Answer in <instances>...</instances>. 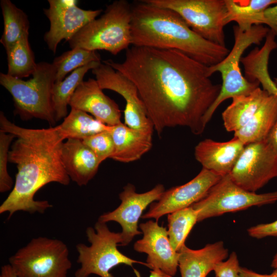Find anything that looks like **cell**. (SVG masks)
<instances>
[{"mask_svg":"<svg viewBox=\"0 0 277 277\" xmlns=\"http://www.w3.org/2000/svg\"><path fill=\"white\" fill-rule=\"evenodd\" d=\"M101 61L100 54L96 51L79 47L72 48L53 60L52 64L56 69L55 82L63 81L71 71L92 62Z\"/></svg>","mask_w":277,"mask_h":277,"instance_id":"cell-30","label":"cell"},{"mask_svg":"<svg viewBox=\"0 0 277 277\" xmlns=\"http://www.w3.org/2000/svg\"><path fill=\"white\" fill-rule=\"evenodd\" d=\"M240 268L236 253L232 252L227 260L217 263L213 271L215 277H238Z\"/></svg>","mask_w":277,"mask_h":277,"instance_id":"cell-34","label":"cell"},{"mask_svg":"<svg viewBox=\"0 0 277 277\" xmlns=\"http://www.w3.org/2000/svg\"><path fill=\"white\" fill-rule=\"evenodd\" d=\"M229 174L238 185L255 192L277 177V152L266 139L247 144Z\"/></svg>","mask_w":277,"mask_h":277,"instance_id":"cell-11","label":"cell"},{"mask_svg":"<svg viewBox=\"0 0 277 277\" xmlns=\"http://www.w3.org/2000/svg\"><path fill=\"white\" fill-rule=\"evenodd\" d=\"M247 232L250 236L255 239L277 236V220L269 223L260 224L251 227Z\"/></svg>","mask_w":277,"mask_h":277,"instance_id":"cell-35","label":"cell"},{"mask_svg":"<svg viewBox=\"0 0 277 277\" xmlns=\"http://www.w3.org/2000/svg\"><path fill=\"white\" fill-rule=\"evenodd\" d=\"M274 81L277 87V77L274 78Z\"/></svg>","mask_w":277,"mask_h":277,"instance_id":"cell-42","label":"cell"},{"mask_svg":"<svg viewBox=\"0 0 277 277\" xmlns=\"http://www.w3.org/2000/svg\"><path fill=\"white\" fill-rule=\"evenodd\" d=\"M179 253V268L181 277H206L217 263L228 258V250L222 241H219L197 250L185 245Z\"/></svg>","mask_w":277,"mask_h":277,"instance_id":"cell-21","label":"cell"},{"mask_svg":"<svg viewBox=\"0 0 277 277\" xmlns=\"http://www.w3.org/2000/svg\"><path fill=\"white\" fill-rule=\"evenodd\" d=\"M264 15L266 24L277 36V4L270 6L265 10Z\"/></svg>","mask_w":277,"mask_h":277,"instance_id":"cell-36","label":"cell"},{"mask_svg":"<svg viewBox=\"0 0 277 277\" xmlns=\"http://www.w3.org/2000/svg\"><path fill=\"white\" fill-rule=\"evenodd\" d=\"M0 277H17L16 274L9 264L1 267Z\"/></svg>","mask_w":277,"mask_h":277,"instance_id":"cell-39","label":"cell"},{"mask_svg":"<svg viewBox=\"0 0 277 277\" xmlns=\"http://www.w3.org/2000/svg\"><path fill=\"white\" fill-rule=\"evenodd\" d=\"M62 160L70 180L80 186L86 185L93 178L101 164L83 141L77 139L64 142Z\"/></svg>","mask_w":277,"mask_h":277,"instance_id":"cell-19","label":"cell"},{"mask_svg":"<svg viewBox=\"0 0 277 277\" xmlns=\"http://www.w3.org/2000/svg\"><path fill=\"white\" fill-rule=\"evenodd\" d=\"M55 127L64 140H83L110 128V126L100 122L88 113L74 108H71L70 112L64 118L63 122Z\"/></svg>","mask_w":277,"mask_h":277,"instance_id":"cell-25","label":"cell"},{"mask_svg":"<svg viewBox=\"0 0 277 277\" xmlns=\"http://www.w3.org/2000/svg\"><path fill=\"white\" fill-rule=\"evenodd\" d=\"M82 141L101 163L107 159H110L114 153V145L110 128Z\"/></svg>","mask_w":277,"mask_h":277,"instance_id":"cell-32","label":"cell"},{"mask_svg":"<svg viewBox=\"0 0 277 277\" xmlns=\"http://www.w3.org/2000/svg\"><path fill=\"white\" fill-rule=\"evenodd\" d=\"M154 129H136L121 123L110 126L114 151L110 159L122 163L139 160L152 146Z\"/></svg>","mask_w":277,"mask_h":277,"instance_id":"cell-20","label":"cell"},{"mask_svg":"<svg viewBox=\"0 0 277 277\" xmlns=\"http://www.w3.org/2000/svg\"><path fill=\"white\" fill-rule=\"evenodd\" d=\"M276 201L277 191L262 194L247 191L235 184L228 174L223 176L202 199L191 206L197 211V222H201L226 213Z\"/></svg>","mask_w":277,"mask_h":277,"instance_id":"cell-10","label":"cell"},{"mask_svg":"<svg viewBox=\"0 0 277 277\" xmlns=\"http://www.w3.org/2000/svg\"><path fill=\"white\" fill-rule=\"evenodd\" d=\"M227 7L226 24L233 21L243 31L254 25L266 24L264 11L277 4V0H225Z\"/></svg>","mask_w":277,"mask_h":277,"instance_id":"cell-24","label":"cell"},{"mask_svg":"<svg viewBox=\"0 0 277 277\" xmlns=\"http://www.w3.org/2000/svg\"><path fill=\"white\" fill-rule=\"evenodd\" d=\"M101 62H92L73 71L63 81L55 82L52 93V106L56 122L65 118L67 107L75 90L83 81L86 73L97 67Z\"/></svg>","mask_w":277,"mask_h":277,"instance_id":"cell-26","label":"cell"},{"mask_svg":"<svg viewBox=\"0 0 277 277\" xmlns=\"http://www.w3.org/2000/svg\"><path fill=\"white\" fill-rule=\"evenodd\" d=\"M238 277H277V268L270 274H260L245 267H241Z\"/></svg>","mask_w":277,"mask_h":277,"instance_id":"cell-37","label":"cell"},{"mask_svg":"<svg viewBox=\"0 0 277 277\" xmlns=\"http://www.w3.org/2000/svg\"><path fill=\"white\" fill-rule=\"evenodd\" d=\"M29 32L24 33L15 44L6 51L8 62L7 74L18 78L32 75L37 64L30 47Z\"/></svg>","mask_w":277,"mask_h":277,"instance_id":"cell-28","label":"cell"},{"mask_svg":"<svg viewBox=\"0 0 277 277\" xmlns=\"http://www.w3.org/2000/svg\"><path fill=\"white\" fill-rule=\"evenodd\" d=\"M0 3L4 20L0 42L7 51L29 32V21L27 15L11 1L1 0Z\"/></svg>","mask_w":277,"mask_h":277,"instance_id":"cell-27","label":"cell"},{"mask_svg":"<svg viewBox=\"0 0 277 277\" xmlns=\"http://www.w3.org/2000/svg\"><path fill=\"white\" fill-rule=\"evenodd\" d=\"M233 30L234 43L231 50L221 62L208 67L209 76L219 72L222 83L219 94L204 117L203 124L205 127L224 101L237 96L249 95L260 84L258 81L253 82L247 81L241 73L239 63L245 50L252 44L260 45L270 29L259 25H254L246 31L241 30L238 26H234Z\"/></svg>","mask_w":277,"mask_h":277,"instance_id":"cell-6","label":"cell"},{"mask_svg":"<svg viewBox=\"0 0 277 277\" xmlns=\"http://www.w3.org/2000/svg\"><path fill=\"white\" fill-rule=\"evenodd\" d=\"M271 267L277 268V253L275 254L271 264Z\"/></svg>","mask_w":277,"mask_h":277,"instance_id":"cell-41","label":"cell"},{"mask_svg":"<svg viewBox=\"0 0 277 277\" xmlns=\"http://www.w3.org/2000/svg\"><path fill=\"white\" fill-rule=\"evenodd\" d=\"M86 235L90 245L80 243L76 246L78 253L77 263L81 267L75 271V277H88L92 274L100 277H114L111 269L120 264L131 267L137 277L139 272L134 264H140L149 267L146 263L133 260L121 253L117 246L122 242L121 232L111 231L106 223L97 221L94 228L89 227Z\"/></svg>","mask_w":277,"mask_h":277,"instance_id":"cell-7","label":"cell"},{"mask_svg":"<svg viewBox=\"0 0 277 277\" xmlns=\"http://www.w3.org/2000/svg\"><path fill=\"white\" fill-rule=\"evenodd\" d=\"M140 228L143 237L134 243V249L147 254L146 263L151 270L158 269L174 276L179 267L180 253L172 248L166 227L160 226L157 221L151 220L140 224Z\"/></svg>","mask_w":277,"mask_h":277,"instance_id":"cell-16","label":"cell"},{"mask_svg":"<svg viewBox=\"0 0 277 277\" xmlns=\"http://www.w3.org/2000/svg\"><path fill=\"white\" fill-rule=\"evenodd\" d=\"M153 5L176 12L196 33L204 39L226 47L225 0H145Z\"/></svg>","mask_w":277,"mask_h":277,"instance_id":"cell-9","label":"cell"},{"mask_svg":"<svg viewBox=\"0 0 277 277\" xmlns=\"http://www.w3.org/2000/svg\"><path fill=\"white\" fill-rule=\"evenodd\" d=\"M266 140L277 152V117Z\"/></svg>","mask_w":277,"mask_h":277,"instance_id":"cell-38","label":"cell"},{"mask_svg":"<svg viewBox=\"0 0 277 277\" xmlns=\"http://www.w3.org/2000/svg\"><path fill=\"white\" fill-rule=\"evenodd\" d=\"M197 218V211L191 206L168 214V235L175 251L179 252L185 246V240Z\"/></svg>","mask_w":277,"mask_h":277,"instance_id":"cell-29","label":"cell"},{"mask_svg":"<svg viewBox=\"0 0 277 277\" xmlns=\"http://www.w3.org/2000/svg\"><path fill=\"white\" fill-rule=\"evenodd\" d=\"M69 105L87 113L109 126L122 123L121 112L118 105L105 95L96 80L83 81L72 96Z\"/></svg>","mask_w":277,"mask_h":277,"instance_id":"cell-17","label":"cell"},{"mask_svg":"<svg viewBox=\"0 0 277 277\" xmlns=\"http://www.w3.org/2000/svg\"><path fill=\"white\" fill-rule=\"evenodd\" d=\"M1 131L14 134L16 140L8 154V161L16 165L14 186L0 206V213H9L8 219L16 211L43 213L52 207L48 201H36V193L52 182L69 185L70 179L62 160L64 140L55 127L29 129L10 122L0 113Z\"/></svg>","mask_w":277,"mask_h":277,"instance_id":"cell-2","label":"cell"},{"mask_svg":"<svg viewBox=\"0 0 277 277\" xmlns=\"http://www.w3.org/2000/svg\"><path fill=\"white\" fill-rule=\"evenodd\" d=\"M165 188L162 184H157L150 190L137 193L131 184H127L119 194L121 203L112 211L104 213L98 221L107 223L114 221L122 228V242L119 246H126L133 238L142 233L138 230V222L146 207L161 197Z\"/></svg>","mask_w":277,"mask_h":277,"instance_id":"cell-14","label":"cell"},{"mask_svg":"<svg viewBox=\"0 0 277 277\" xmlns=\"http://www.w3.org/2000/svg\"><path fill=\"white\" fill-rule=\"evenodd\" d=\"M260 87L251 93L233 97L232 103L222 113L224 126L228 132H235L253 116L269 95Z\"/></svg>","mask_w":277,"mask_h":277,"instance_id":"cell-23","label":"cell"},{"mask_svg":"<svg viewBox=\"0 0 277 277\" xmlns=\"http://www.w3.org/2000/svg\"><path fill=\"white\" fill-rule=\"evenodd\" d=\"M245 145L235 137L224 142L207 138L196 145L194 156L203 168L224 176L231 172Z\"/></svg>","mask_w":277,"mask_h":277,"instance_id":"cell-18","label":"cell"},{"mask_svg":"<svg viewBox=\"0 0 277 277\" xmlns=\"http://www.w3.org/2000/svg\"><path fill=\"white\" fill-rule=\"evenodd\" d=\"M49 8L44 9L50 22V28L44 39L48 48L55 53L58 45L68 42L81 29L95 19L102 10L79 8L75 0H48Z\"/></svg>","mask_w":277,"mask_h":277,"instance_id":"cell-12","label":"cell"},{"mask_svg":"<svg viewBox=\"0 0 277 277\" xmlns=\"http://www.w3.org/2000/svg\"><path fill=\"white\" fill-rule=\"evenodd\" d=\"M16 136L0 130V192L4 193L10 190L13 181L7 170L8 154L10 144Z\"/></svg>","mask_w":277,"mask_h":277,"instance_id":"cell-33","label":"cell"},{"mask_svg":"<svg viewBox=\"0 0 277 277\" xmlns=\"http://www.w3.org/2000/svg\"><path fill=\"white\" fill-rule=\"evenodd\" d=\"M32 75L31 78L24 81L1 72L0 84L12 96L14 114L22 120L38 118L54 125L56 122L52 93L56 69L52 63L41 62L37 64Z\"/></svg>","mask_w":277,"mask_h":277,"instance_id":"cell-4","label":"cell"},{"mask_svg":"<svg viewBox=\"0 0 277 277\" xmlns=\"http://www.w3.org/2000/svg\"><path fill=\"white\" fill-rule=\"evenodd\" d=\"M268 60L264 57L251 61L245 70V76L250 82L258 81L262 85L263 89L269 94L277 96V87L269 75L268 69Z\"/></svg>","mask_w":277,"mask_h":277,"instance_id":"cell-31","label":"cell"},{"mask_svg":"<svg viewBox=\"0 0 277 277\" xmlns=\"http://www.w3.org/2000/svg\"><path fill=\"white\" fill-rule=\"evenodd\" d=\"M223 176L202 168L199 173L187 183L165 191L161 198L152 203L142 219L158 221L162 216L186 208L202 199Z\"/></svg>","mask_w":277,"mask_h":277,"instance_id":"cell-15","label":"cell"},{"mask_svg":"<svg viewBox=\"0 0 277 277\" xmlns=\"http://www.w3.org/2000/svg\"><path fill=\"white\" fill-rule=\"evenodd\" d=\"M131 30L132 46L176 50L207 66L229 52L194 32L176 12L145 0L132 5Z\"/></svg>","mask_w":277,"mask_h":277,"instance_id":"cell-3","label":"cell"},{"mask_svg":"<svg viewBox=\"0 0 277 277\" xmlns=\"http://www.w3.org/2000/svg\"><path fill=\"white\" fill-rule=\"evenodd\" d=\"M100 88L113 91L125 100L124 124L136 129H154L134 84L110 66L101 63L91 70Z\"/></svg>","mask_w":277,"mask_h":277,"instance_id":"cell-13","label":"cell"},{"mask_svg":"<svg viewBox=\"0 0 277 277\" xmlns=\"http://www.w3.org/2000/svg\"><path fill=\"white\" fill-rule=\"evenodd\" d=\"M277 117V96L269 94L250 120L234 132L245 145L264 140Z\"/></svg>","mask_w":277,"mask_h":277,"instance_id":"cell-22","label":"cell"},{"mask_svg":"<svg viewBox=\"0 0 277 277\" xmlns=\"http://www.w3.org/2000/svg\"><path fill=\"white\" fill-rule=\"evenodd\" d=\"M131 20L132 6L126 0L115 1L68 42L71 49L104 50L115 55L132 45Z\"/></svg>","mask_w":277,"mask_h":277,"instance_id":"cell-5","label":"cell"},{"mask_svg":"<svg viewBox=\"0 0 277 277\" xmlns=\"http://www.w3.org/2000/svg\"><path fill=\"white\" fill-rule=\"evenodd\" d=\"M149 277H172L158 269H152Z\"/></svg>","mask_w":277,"mask_h":277,"instance_id":"cell-40","label":"cell"},{"mask_svg":"<svg viewBox=\"0 0 277 277\" xmlns=\"http://www.w3.org/2000/svg\"><path fill=\"white\" fill-rule=\"evenodd\" d=\"M67 246L61 240L32 239L9 259L17 277H67L72 267Z\"/></svg>","mask_w":277,"mask_h":277,"instance_id":"cell-8","label":"cell"},{"mask_svg":"<svg viewBox=\"0 0 277 277\" xmlns=\"http://www.w3.org/2000/svg\"><path fill=\"white\" fill-rule=\"evenodd\" d=\"M104 63L136 86L154 130L186 127L194 134L204 131V117L221 89L208 74V67L184 53L132 46L124 60Z\"/></svg>","mask_w":277,"mask_h":277,"instance_id":"cell-1","label":"cell"}]
</instances>
